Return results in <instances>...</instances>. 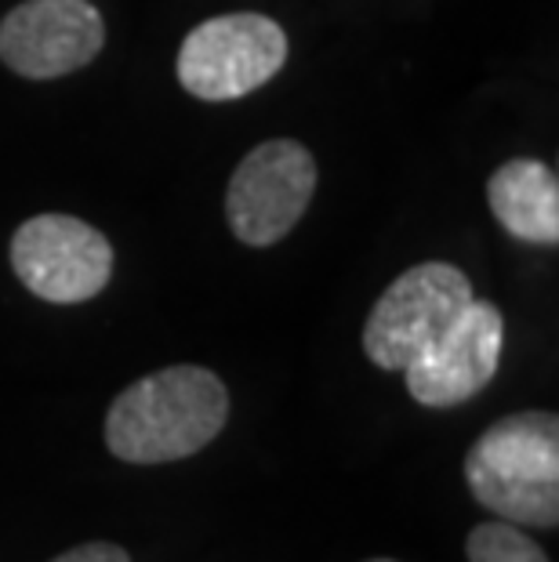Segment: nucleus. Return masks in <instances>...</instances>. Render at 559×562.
<instances>
[{
    "label": "nucleus",
    "instance_id": "obj_1",
    "mask_svg": "<svg viewBox=\"0 0 559 562\" xmlns=\"http://www.w3.org/2000/svg\"><path fill=\"white\" fill-rule=\"evenodd\" d=\"M230 422V392L208 367H164L110 403L105 447L127 464L193 458Z\"/></svg>",
    "mask_w": 559,
    "mask_h": 562
},
{
    "label": "nucleus",
    "instance_id": "obj_2",
    "mask_svg": "<svg viewBox=\"0 0 559 562\" xmlns=\"http://www.w3.org/2000/svg\"><path fill=\"white\" fill-rule=\"evenodd\" d=\"M476 505L516 526L559 522V417L519 411L494 422L466 453Z\"/></svg>",
    "mask_w": 559,
    "mask_h": 562
},
{
    "label": "nucleus",
    "instance_id": "obj_3",
    "mask_svg": "<svg viewBox=\"0 0 559 562\" xmlns=\"http://www.w3.org/2000/svg\"><path fill=\"white\" fill-rule=\"evenodd\" d=\"M288 63V33L255 11L200 22L178 47V83L200 102H236L269 83Z\"/></svg>",
    "mask_w": 559,
    "mask_h": 562
},
{
    "label": "nucleus",
    "instance_id": "obj_4",
    "mask_svg": "<svg viewBox=\"0 0 559 562\" xmlns=\"http://www.w3.org/2000/svg\"><path fill=\"white\" fill-rule=\"evenodd\" d=\"M472 283L450 261H422L396 277L364 323V352L382 370H403L429 349L461 308Z\"/></svg>",
    "mask_w": 559,
    "mask_h": 562
},
{
    "label": "nucleus",
    "instance_id": "obj_5",
    "mask_svg": "<svg viewBox=\"0 0 559 562\" xmlns=\"http://www.w3.org/2000/svg\"><path fill=\"white\" fill-rule=\"evenodd\" d=\"M316 193V160L302 142L269 138L255 146L225 189V222L247 247H272L302 222Z\"/></svg>",
    "mask_w": 559,
    "mask_h": 562
},
{
    "label": "nucleus",
    "instance_id": "obj_6",
    "mask_svg": "<svg viewBox=\"0 0 559 562\" xmlns=\"http://www.w3.org/2000/svg\"><path fill=\"white\" fill-rule=\"evenodd\" d=\"M11 269L44 302L80 305L110 286L113 247L74 214H37L11 236Z\"/></svg>",
    "mask_w": 559,
    "mask_h": 562
},
{
    "label": "nucleus",
    "instance_id": "obj_7",
    "mask_svg": "<svg viewBox=\"0 0 559 562\" xmlns=\"http://www.w3.org/2000/svg\"><path fill=\"white\" fill-rule=\"evenodd\" d=\"M105 44V19L91 0H22L0 22V63L26 80L77 74Z\"/></svg>",
    "mask_w": 559,
    "mask_h": 562
},
{
    "label": "nucleus",
    "instance_id": "obj_8",
    "mask_svg": "<svg viewBox=\"0 0 559 562\" xmlns=\"http://www.w3.org/2000/svg\"><path fill=\"white\" fill-rule=\"evenodd\" d=\"M502 345H505L502 308L494 302L472 297L447 323V330L439 334L429 349L403 367L407 392L414 396V403L429 406V411H447V406L469 403L497 374Z\"/></svg>",
    "mask_w": 559,
    "mask_h": 562
},
{
    "label": "nucleus",
    "instance_id": "obj_9",
    "mask_svg": "<svg viewBox=\"0 0 559 562\" xmlns=\"http://www.w3.org/2000/svg\"><path fill=\"white\" fill-rule=\"evenodd\" d=\"M487 203L508 236L523 244H559V182L549 164L516 157L487 182Z\"/></svg>",
    "mask_w": 559,
    "mask_h": 562
},
{
    "label": "nucleus",
    "instance_id": "obj_10",
    "mask_svg": "<svg viewBox=\"0 0 559 562\" xmlns=\"http://www.w3.org/2000/svg\"><path fill=\"white\" fill-rule=\"evenodd\" d=\"M466 555L469 562H549V555L541 552V544L534 537H527L516 522L505 519L472 526Z\"/></svg>",
    "mask_w": 559,
    "mask_h": 562
},
{
    "label": "nucleus",
    "instance_id": "obj_11",
    "mask_svg": "<svg viewBox=\"0 0 559 562\" xmlns=\"http://www.w3.org/2000/svg\"><path fill=\"white\" fill-rule=\"evenodd\" d=\"M52 562H131V555L124 552L121 544H110V541H88V544H77L63 552Z\"/></svg>",
    "mask_w": 559,
    "mask_h": 562
},
{
    "label": "nucleus",
    "instance_id": "obj_12",
    "mask_svg": "<svg viewBox=\"0 0 559 562\" xmlns=\"http://www.w3.org/2000/svg\"><path fill=\"white\" fill-rule=\"evenodd\" d=\"M371 562H396V559H371Z\"/></svg>",
    "mask_w": 559,
    "mask_h": 562
}]
</instances>
